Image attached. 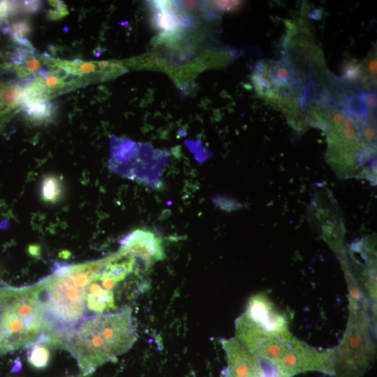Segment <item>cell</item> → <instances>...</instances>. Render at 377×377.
I'll list each match as a JSON object with an SVG mask.
<instances>
[{
    "label": "cell",
    "instance_id": "6da1fadb",
    "mask_svg": "<svg viewBox=\"0 0 377 377\" xmlns=\"http://www.w3.org/2000/svg\"><path fill=\"white\" fill-rule=\"evenodd\" d=\"M137 339L128 306L112 313L84 317L59 339L76 359L84 376L131 348Z\"/></svg>",
    "mask_w": 377,
    "mask_h": 377
},
{
    "label": "cell",
    "instance_id": "7a4b0ae2",
    "mask_svg": "<svg viewBox=\"0 0 377 377\" xmlns=\"http://www.w3.org/2000/svg\"><path fill=\"white\" fill-rule=\"evenodd\" d=\"M235 332L237 339L255 357L270 366L277 377H293L308 371L334 374L333 352L316 350L288 332H267L244 314L235 321Z\"/></svg>",
    "mask_w": 377,
    "mask_h": 377
},
{
    "label": "cell",
    "instance_id": "3957f363",
    "mask_svg": "<svg viewBox=\"0 0 377 377\" xmlns=\"http://www.w3.org/2000/svg\"><path fill=\"white\" fill-rule=\"evenodd\" d=\"M257 91L287 113L302 108L306 101L304 75L289 59L263 61L253 75Z\"/></svg>",
    "mask_w": 377,
    "mask_h": 377
},
{
    "label": "cell",
    "instance_id": "277c9868",
    "mask_svg": "<svg viewBox=\"0 0 377 377\" xmlns=\"http://www.w3.org/2000/svg\"><path fill=\"white\" fill-rule=\"evenodd\" d=\"M227 358L224 377H277L274 370L255 357L237 338L222 339Z\"/></svg>",
    "mask_w": 377,
    "mask_h": 377
},
{
    "label": "cell",
    "instance_id": "5b68a950",
    "mask_svg": "<svg viewBox=\"0 0 377 377\" xmlns=\"http://www.w3.org/2000/svg\"><path fill=\"white\" fill-rule=\"evenodd\" d=\"M120 244V249L139 258L149 267L165 258L161 239L149 230L136 229L124 237Z\"/></svg>",
    "mask_w": 377,
    "mask_h": 377
},
{
    "label": "cell",
    "instance_id": "8992f818",
    "mask_svg": "<svg viewBox=\"0 0 377 377\" xmlns=\"http://www.w3.org/2000/svg\"><path fill=\"white\" fill-rule=\"evenodd\" d=\"M263 330L273 333L288 332L286 319L263 295H256L249 302L244 313Z\"/></svg>",
    "mask_w": 377,
    "mask_h": 377
},
{
    "label": "cell",
    "instance_id": "52a82bcc",
    "mask_svg": "<svg viewBox=\"0 0 377 377\" xmlns=\"http://www.w3.org/2000/svg\"><path fill=\"white\" fill-rule=\"evenodd\" d=\"M154 22L156 28L167 34H174L186 27L190 20L181 3L174 1H154Z\"/></svg>",
    "mask_w": 377,
    "mask_h": 377
},
{
    "label": "cell",
    "instance_id": "ba28073f",
    "mask_svg": "<svg viewBox=\"0 0 377 377\" xmlns=\"http://www.w3.org/2000/svg\"><path fill=\"white\" fill-rule=\"evenodd\" d=\"M59 68L65 70L71 75H82L87 73L102 71L107 75H113L117 70V66L108 61L84 62L80 60L71 61H56Z\"/></svg>",
    "mask_w": 377,
    "mask_h": 377
},
{
    "label": "cell",
    "instance_id": "9c48e42d",
    "mask_svg": "<svg viewBox=\"0 0 377 377\" xmlns=\"http://www.w3.org/2000/svg\"><path fill=\"white\" fill-rule=\"evenodd\" d=\"M31 344V349L28 353L29 362L38 369L45 367L50 359V351L47 346L50 344L47 341L46 337L42 334Z\"/></svg>",
    "mask_w": 377,
    "mask_h": 377
},
{
    "label": "cell",
    "instance_id": "30bf717a",
    "mask_svg": "<svg viewBox=\"0 0 377 377\" xmlns=\"http://www.w3.org/2000/svg\"><path fill=\"white\" fill-rule=\"evenodd\" d=\"M27 114L32 120H47L52 113V106L45 98H35L23 103Z\"/></svg>",
    "mask_w": 377,
    "mask_h": 377
},
{
    "label": "cell",
    "instance_id": "8fae6325",
    "mask_svg": "<svg viewBox=\"0 0 377 377\" xmlns=\"http://www.w3.org/2000/svg\"><path fill=\"white\" fill-rule=\"evenodd\" d=\"M62 193L61 183L58 177L47 175L42 182V199L50 203H54L59 200Z\"/></svg>",
    "mask_w": 377,
    "mask_h": 377
},
{
    "label": "cell",
    "instance_id": "7c38bea8",
    "mask_svg": "<svg viewBox=\"0 0 377 377\" xmlns=\"http://www.w3.org/2000/svg\"><path fill=\"white\" fill-rule=\"evenodd\" d=\"M210 5L217 10L220 11H232L237 8L241 5L239 1H212Z\"/></svg>",
    "mask_w": 377,
    "mask_h": 377
},
{
    "label": "cell",
    "instance_id": "4fadbf2b",
    "mask_svg": "<svg viewBox=\"0 0 377 377\" xmlns=\"http://www.w3.org/2000/svg\"><path fill=\"white\" fill-rule=\"evenodd\" d=\"M54 7V10H50L48 13L49 17L51 19H58L64 17L68 13L65 4L62 1H49Z\"/></svg>",
    "mask_w": 377,
    "mask_h": 377
},
{
    "label": "cell",
    "instance_id": "5bb4252c",
    "mask_svg": "<svg viewBox=\"0 0 377 377\" xmlns=\"http://www.w3.org/2000/svg\"><path fill=\"white\" fill-rule=\"evenodd\" d=\"M22 92L18 89L8 90L3 94L1 98L6 104L13 105L18 101L20 102Z\"/></svg>",
    "mask_w": 377,
    "mask_h": 377
},
{
    "label": "cell",
    "instance_id": "9a60e30c",
    "mask_svg": "<svg viewBox=\"0 0 377 377\" xmlns=\"http://www.w3.org/2000/svg\"><path fill=\"white\" fill-rule=\"evenodd\" d=\"M24 8L27 12L34 13L38 10L40 7V2L36 1H24Z\"/></svg>",
    "mask_w": 377,
    "mask_h": 377
},
{
    "label": "cell",
    "instance_id": "2e32d148",
    "mask_svg": "<svg viewBox=\"0 0 377 377\" xmlns=\"http://www.w3.org/2000/svg\"><path fill=\"white\" fill-rule=\"evenodd\" d=\"M9 4L5 2L0 3V19L3 18L8 13Z\"/></svg>",
    "mask_w": 377,
    "mask_h": 377
},
{
    "label": "cell",
    "instance_id": "e0dca14e",
    "mask_svg": "<svg viewBox=\"0 0 377 377\" xmlns=\"http://www.w3.org/2000/svg\"><path fill=\"white\" fill-rule=\"evenodd\" d=\"M39 248L38 246H30L29 252L31 255L36 256L38 254Z\"/></svg>",
    "mask_w": 377,
    "mask_h": 377
}]
</instances>
